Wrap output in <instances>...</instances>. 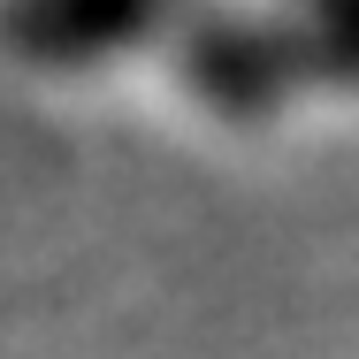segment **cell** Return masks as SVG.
<instances>
[{"mask_svg":"<svg viewBox=\"0 0 359 359\" xmlns=\"http://www.w3.org/2000/svg\"><path fill=\"white\" fill-rule=\"evenodd\" d=\"M168 62L199 107L252 123L313 84H359V0H199Z\"/></svg>","mask_w":359,"mask_h":359,"instance_id":"6da1fadb","label":"cell"},{"mask_svg":"<svg viewBox=\"0 0 359 359\" xmlns=\"http://www.w3.org/2000/svg\"><path fill=\"white\" fill-rule=\"evenodd\" d=\"M199 0H0V46L39 69H92L115 54H168Z\"/></svg>","mask_w":359,"mask_h":359,"instance_id":"7a4b0ae2","label":"cell"}]
</instances>
